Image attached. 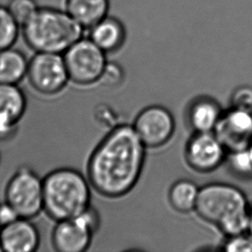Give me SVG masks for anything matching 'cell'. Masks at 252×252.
Instances as JSON below:
<instances>
[{
  "instance_id": "obj_28",
  "label": "cell",
  "mask_w": 252,
  "mask_h": 252,
  "mask_svg": "<svg viewBox=\"0 0 252 252\" xmlns=\"http://www.w3.org/2000/svg\"><path fill=\"white\" fill-rule=\"evenodd\" d=\"M0 163H1V154H0Z\"/></svg>"
},
{
  "instance_id": "obj_10",
  "label": "cell",
  "mask_w": 252,
  "mask_h": 252,
  "mask_svg": "<svg viewBox=\"0 0 252 252\" xmlns=\"http://www.w3.org/2000/svg\"><path fill=\"white\" fill-rule=\"evenodd\" d=\"M227 151L215 133H194L188 140L184 156L187 164L199 173H211L225 163Z\"/></svg>"
},
{
  "instance_id": "obj_14",
  "label": "cell",
  "mask_w": 252,
  "mask_h": 252,
  "mask_svg": "<svg viewBox=\"0 0 252 252\" xmlns=\"http://www.w3.org/2000/svg\"><path fill=\"white\" fill-rule=\"evenodd\" d=\"M88 36L107 55L119 51L127 42V31L123 21L109 14L87 30Z\"/></svg>"
},
{
  "instance_id": "obj_6",
  "label": "cell",
  "mask_w": 252,
  "mask_h": 252,
  "mask_svg": "<svg viewBox=\"0 0 252 252\" xmlns=\"http://www.w3.org/2000/svg\"><path fill=\"white\" fill-rule=\"evenodd\" d=\"M70 81L89 85L99 82L108 63L107 54L85 35L63 54Z\"/></svg>"
},
{
  "instance_id": "obj_21",
  "label": "cell",
  "mask_w": 252,
  "mask_h": 252,
  "mask_svg": "<svg viewBox=\"0 0 252 252\" xmlns=\"http://www.w3.org/2000/svg\"><path fill=\"white\" fill-rule=\"evenodd\" d=\"M6 6L17 24L22 27L33 17L40 5L37 0H10Z\"/></svg>"
},
{
  "instance_id": "obj_12",
  "label": "cell",
  "mask_w": 252,
  "mask_h": 252,
  "mask_svg": "<svg viewBox=\"0 0 252 252\" xmlns=\"http://www.w3.org/2000/svg\"><path fill=\"white\" fill-rule=\"evenodd\" d=\"M27 105L26 95L18 85L0 83V140L14 136Z\"/></svg>"
},
{
  "instance_id": "obj_17",
  "label": "cell",
  "mask_w": 252,
  "mask_h": 252,
  "mask_svg": "<svg viewBox=\"0 0 252 252\" xmlns=\"http://www.w3.org/2000/svg\"><path fill=\"white\" fill-rule=\"evenodd\" d=\"M29 62L23 52L13 47L0 51V83L18 85L27 77Z\"/></svg>"
},
{
  "instance_id": "obj_1",
  "label": "cell",
  "mask_w": 252,
  "mask_h": 252,
  "mask_svg": "<svg viewBox=\"0 0 252 252\" xmlns=\"http://www.w3.org/2000/svg\"><path fill=\"white\" fill-rule=\"evenodd\" d=\"M146 148L133 125L121 124L110 130L89 159L87 178L92 189L107 198L128 194L140 179Z\"/></svg>"
},
{
  "instance_id": "obj_24",
  "label": "cell",
  "mask_w": 252,
  "mask_h": 252,
  "mask_svg": "<svg viewBox=\"0 0 252 252\" xmlns=\"http://www.w3.org/2000/svg\"><path fill=\"white\" fill-rule=\"evenodd\" d=\"M123 79L124 71L121 65L116 62H108L100 81L104 85L115 86L123 82Z\"/></svg>"
},
{
  "instance_id": "obj_25",
  "label": "cell",
  "mask_w": 252,
  "mask_h": 252,
  "mask_svg": "<svg viewBox=\"0 0 252 252\" xmlns=\"http://www.w3.org/2000/svg\"><path fill=\"white\" fill-rule=\"evenodd\" d=\"M20 218L17 212L8 202L3 201L0 203V229Z\"/></svg>"
},
{
  "instance_id": "obj_11",
  "label": "cell",
  "mask_w": 252,
  "mask_h": 252,
  "mask_svg": "<svg viewBox=\"0 0 252 252\" xmlns=\"http://www.w3.org/2000/svg\"><path fill=\"white\" fill-rule=\"evenodd\" d=\"M213 133L227 153L248 149L252 145V112L231 107L223 111Z\"/></svg>"
},
{
  "instance_id": "obj_23",
  "label": "cell",
  "mask_w": 252,
  "mask_h": 252,
  "mask_svg": "<svg viewBox=\"0 0 252 252\" xmlns=\"http://www.w3.org/2000/svg\"><path fill=\"white\" fill-rule=\"evenodd\" d=\"M231 107L252 112V87L240 86L236 88L230 97Z\"/></svg>"
},
{
  "instance_id": "obj_2",
  "label": "cell",
  "mask_w": 252,
  "mask_h": 252,
  "mask_svg": "<svg viewBox=\"0 0 252 252\" xmlns=\"http://www.w3.org/2000/svg\"><path fill=\"white\" fill-rule=\"evenodd\" d=\"M249 208L240 189L225 183H212L200 188L194 211L201 220L231 237L248 231Z\"/></svg>"
},
{
  "instance_id": "obj_3",
  "label": "cell",
  "mask_w": 252,
  "mask_h": 252,
  "mask_svg": "<svg viewBox=\"0 0 252 252\" xmlns=\"http://www.w3.org/2000/svg\"><path fill=\"white\" fill-rule=\"evenodd\" d=\"M21 30L24 41L34 53L63 55L86 34L85 28L64 9L51 5L39 7Z\"/></svg>"
},
{
  "instance_id": "obj_18",
  "label": "cell",
  "mask_w": 252,
  "mask_h": 252,
  "mask_svg": "<svg viewBox=\"0 0 252 252\" xmlns=\"http://www.w3.org/2000/svg\"><path fill=\"white\" fill-rule=\"evenodd\" d=\"M200 188L194 182L183 179L174 183L169 191L170 206L178 213L188 214L194 211Z\"/></svg>"
},
{
  "instance_id": "obj_13",
  "label": "cell",
  "mask_w": 252,
  "mask_h": 252,
  "mask_svg": "<svg viewBox=\"0 0 252 252\" xmlns=\"http://www.w3.org/2000/svg\"><path fill=\"white\" fill-rule=\"evenodd\" d=\"M41 236L31 219L18 218L0 229V248L5 252L37 251Z\"/></svg>"
},
{
  "instance_id": "obj_19",
  "label": "cell",
  "mask_w": 252,
  "mask_h": 252,
  "mask_svg": "<svg viewBox=\"0 0 252 252\" xmlns=\"http://www.w3.org/2000/svg\"><path fill=\"white\" fill-rule=\"evenodd\" d=\"M20 29L7 6L0 5V51L13 47L19 36Z\"/></svg>"
},
{
  "instance_id": "obj_26",
  "label": "cell",
  "mask_w": 252,
  "mask_h": 252,
  "mask_svg": "<svg viewBox=\"0 0 252 252\" xmlns=\"http://www.w3.org/2000/svg\"><path fill=\"white\" fill-rule=\"evenodd\" d=\"M247 233L252 236V207H250L249 208V224H248Z\"/></svg>"
},
{
  "instance_id": "obj_16",
  "label": "cell",
  "mask_w": 252,
  "mask_h": 252,
  "mask_svg": "<svg viewBox=\"0 0 252 252\" xmlns=\"http://www.w3.org/2000/svg\"><path fill=\"white\" fill-rule=\"evenodd\" d=\"M63 9L87 31L110 13V0H65Z\"/></svg>"
},
{
  "instance_id": "obj_20",
  "label": "cell",
  "mask_w": 252,
  "mask_h": 252,
  "mask_svg": "<svg viewBox=\"0 0 252 252\" xmlns=\"http://www.w3.org/2000/svg\"><path fill=\"white\" fill-rule=\"evenodd\" d=\"M225 162H227L229 170L238 177L252 176V154L250 148L227 153Z\"/></svg>"
},
{
  "instance_id": "obj_7",
  "label": "cell",
  "mask_w": 252,
  "mask_h": 252,
  "mask_svg": "<svg viewBox=\"0 0 252 252\" xmlns=\"http://www.w3.org/2000/svg\"><path fill=\"white\" fill-rule=\"evenodd\" d=\"M99 225L98 213L91 206L74 218L57 221L52 232V245L58 252H85Z\"/></svg>"
},
{
  "instance_id": "obj_22",
  "label": "cell",
  "mask_w": 252,
  "mask_h": 252,
  "mask_svg": "<svg viewBox=\"0 0 252 252\" xmlns=\"http://www.w3.org/2000/svg\"><path fill=\"white\" fill-rule=\"evenodd\" d=\"M222 250L228 252H252V236L249 233L227 237Z\"/></svg>"
},
{
  "instance_id": "obj_9",
  "label": "cell",
  "mask_w": 252,
  "mask_h": 252,
  "mask_svg": "<svg viewBox=\"0 0 252 252\" xmlns=\"http://www.w3.org/2000/svg\"><path fill=\"white\" fill-rule=\"evenodd\" d=\"M133 126L145 147L158 148L170 141L175 132L176 123L169 109L153 105L138 114Z\"/></svg>"
},
{
  "instance_id": "obj_15",
  "label": "cell",
  "mask_w": 252,
  "mask_h": 252,
  "mask_svg": "<svg viewBox=\"0 0 252 252\" xmlns=\"http://www.w3.org/2000/svg\"><path fill=\"white\" fill-rule=\"evenodd\" d=\"M219 102L209 96H199L188 107L186 117L189 126L194 133L214 132L222 116Z\"/></svg>"
},
{
  "instance_id": "obj_29",
  "label": "cell",
  "mask_w": 252,
  "mask_h": 252,
  "mask_svg": "<svg viewBox=\"0 0 252 252\" xmlns=\"http://www.w3.org/2000/svg\"><path fill=\"white\" fill-rule=\"evenodd\" d=\"M0 252H2V250H1V248H0Z\"/></svg>"
},
{
  "instance_id": "obj_27",
  "label": "cell",
  "mask_w": 252,
  "mask_h": 252,
  "mask_svg": "<svg viewBox=\"0 0 252 252\" xmlns=\"http://www.w3.org/2000/svg\"><path fill=\"white\" fill-rule=\"evenodd\" d=\"M250 150H251V152H252V147H250Z\"/></svg>"
},
{
  "instance_id": "obj_5",
  "label": "cell",
  "mask_w": 252,
  "mask_h": 252,
  "mask_svg": "<svg viewBox=\"0 0 252 252\" xmlns=\"http://www.w3.org/2000/svg\"><path fill=\"white\" fill-rule=\"evenodd\" d=\"M3 201L21 218L36 217L43 211V178L27 165L20 166L7 181Z\"/></svg>"
},
{
  "instance_id": "obj_4",
  "label": "cell",
  "mask_w": 252,
  "mask_h": 252,
  "mask_svg": "<svg viewBox=\"0 0 252 252\" xmlns=\"http://www.w3.org/2000/svg\"><path fill=\"white\" fill-rule=\"evenodd\" d=\"M91 187L79 170H53L43 178V211L56 221L74 218L91 207Z\"/></svg>"
},
{
  "instance_id": "obj_8",
  "label": "cell",
  "mask_w": 252,
  "mask_h": 252,
  "mask_svg": "<svg viewBox=\"0 0 252 252\" xmlns=\"http://www.w3.org/2000/svg\"><path fill=\"white\" fill-rule=\"evenodd\" d=\"M27 78L31 87L42 95L62 92L70 81L62 54L35 53L29 62Z\"/></svg>"
}]
</instances>
